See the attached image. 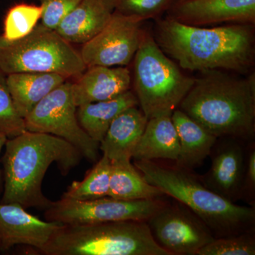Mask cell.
<instances>
[{
    "label": "cell",
    "mask_w": 255,
    "mask_h": 255,
    "mask_svg": "<svg viewBox=\"0 0 255 255\" xmlns=\"http://www.w3.org/2000/svg\"><path fill=\"white\" fill-rule=\"evenodd\" d=\"M175 0H116V11L143 21L167 11Z\"/></svg>",
    "instance_id": "obj_27"
},
{
    "label": "cell",
    "mask_w": 255,
    "mask_h": 255,
    "mask_svg": "<svg viewBox=\"0 0 255 255\" xmlns=\"http://www.w3.org/2000/svg\"><path fill=\"white\" fill-rule=\"evenodd\" d=\"M2 157L3 194L1 204H17L24 209L46 210L51 205L42 191L47 170L57 164L68 175L83 156L73 145L55 135L26 130L8 138Z\"/></svg>",
    "instance_id": "obj_2"
},
{
    "label": "cell",
    "mask_w": 255,
    "mask_h": 255,
    "mask_svg": "<svg viewBox=\"0 0 255 255\" xmlns=\"http://www.w3.org/2000/svg\"><path fill=\"white\" fill-rule=\"evenodd\" d=\"M169 17L189 26L255 23V0H175Z\"/></svg>",
    "instance_id": "obj_13"
},
{
    "label": "cell",
    "mask_w": 255,
    "mask_h": 255,
    "mask_svg": "<svg viewBox=\"0 0 255 255\" xmlns=\"http://www.w3.org/2000/svg\"><path fill=\"white\" fill-rule=\"evenodd\" d=\"M54 221H42L17 204L0 203V241L3 251L23 245L42 249L62 226Z\"/></svg>",
    "instance_id": "obj_14"
},
{
    "label": "cell",
    "mask_w": 255,
    "mask_h": 255,
    "mask_svg": "<svg viewBox=\"0 0 255 255\" xmlns=\"http://www.w3.org/2000/svg\"><path fill=\"white\" fill-rule=\"evenodd\" d=\"M137 105L136 96L129 90L111 100L80 106L77 109V117L89 136L100 143L117 116Z\"/></svg>",
    "instance_id": "obj_21"
},
{
    "label": "cell",
    "mask_w": 255,
    "mask_h": 255,
    "mask_svg": "<svg viewBox=\"0 0 255 255\" xmlns=\"http://www.w3.org/2000/svg\"><path fill=\"white\" fill-rule=\"evenodd\" d=\"M142 21L114 11L105 28L82 45L80 52L85 66L115 67L130 64L145 31Z\"/></svg>",
    "instance_id": "obj_11"
},
{
    "label": "cell",
    "mask_w": 255,
    "mask_h": 255,
    "mask_svg": "<svg viewBox=\"0 0 255 255\" xmlns=\"http://www.w3.org/2000/svg\"><path fill=\"white\" fill-rule=\"evenodd\" d=\"M86 68L80 52L42 23L18 39L9 41L0 35V71L6 75L53 73L69 80L78 78Z\"/></svg>",
    "instance_id": "obj_7"
},
{
    "label": "cell",
    "mask_w": 255,
    "mask_h": 255,
    "mask_svg": "<svg viewBox=\"0 0 255 255\" xmlns=\"http://www.w3.org/2000/svg\"><path fill=\"white\" fill-rule=\"evenodd\" d=\"M72 86L73 83L67 80L44 97L25 117L26 129L59 137L78 149L87 160L96 162L100 142L89 136L79 123Z\"/></svg>",
    "instance_id": "obj_8"
},
{
    "label": "cell",
    "mask_w": 255,
    "mask_h": 255,
    "mask_svg": "<svg viewBox=\"0 0 255 255\" xmlns=\"http://www.w3.org/2000/svg\"><path fill=\"white\" fill-rule=\"evenodd\" d=\"M112 162L103 155L96 162L83 180L70 184L62 198L77 201H90L109 196Z\"/></svg>",
    "instance_id": "obj_23"
},
{
    "label": "cell",
    "mask_w": 255,
    "mask_h": 255,
    "mask_svg": "<svg viewBox=\"0 0 255 255\" xmlns=\"http://www.w3.org/2000/svg\"><path fill=\"white\" fill-rule=\"evenodd\" d=\"M165 196L159 188L149 184L130 161L112 162L110 197L130 201L154 199Z\"/></svg>",
    "instance_id": "obj_22"
},
{
    "label": "cell",
    "mask_w": 255,
    "mask_h": 255,
    "mask_svg": "<svg viewBox=\"0 0 255 255\" xmlns=\"http://www.w3.org/2000/svg\"><path fill=\"white\" fill-rule=\"evenodd\" d=\"M180 151L177 130L171 116L148 119L132 153L135 160L170 159L177 161Z\"/></svg>",
    "instance_id": "obj_19"
},
{
    "label": "cell",
    "mask_w": 255,
    "mask_h": 255,
    "mask_svg": "<svg viewBox=\"0 0 255 255\" xmlns=\"http://www.w3.org/2000/svg\"><path fill=\"white\" fill-rule=\"evenodd\" d=\"M171 117L180 145L176 164L189 170L197 168L211 154L218 137L179 109Z\"/></svg>",
    "instance_id": "obj_18"
},
{
    "label": "cell",
    "mask_w": 255,
    "mask_h": 255,
    "mask_svg": "<svg viewBox=\"0 0 255 255\" xmlns=\"http://www.w3.org/2000/svg\"><path fill=\"white\" fill-rule=\"evenodd\" d=\"M137 106L124 110L111 124L100 150L112 162L130 161L148 119Z\"/></svg>",
    "instance_id": "obj_17"
},
{
    "label": "cell",
    "mask_w": 255,
    "mask_h": 255,
    "mask_svg": "<svg viewBox=\"0 0 255 255\" xmlns=\"http://www.w3.org/2000/svg\"><path fill=\"white\" fill-rule=\"evenodd\" d=\"M211 150V164L201 182L224 199L236 203L242 199L246 171L247 147L236 137H219Z\"/></svg>",
    "instance_id": "obj_12"
},
{
    "label": "cell",
    "mask_w": 255,
    "mask_h": 255,
    "mask_svg": "<svg viewBox=\"0 0 255 255\" xmlns=\"http://www.w3.org/2000/svg\"><path fill=\"white\" fill-rule=\"evenodd\" d=\"M2 251H3L2 246H1V241H0V253H1V252H2Z\"/></svg>",
    "instance_id": "obj_31"
},
{
    "label": "cell",
    "mask_w": 255,
    "mask_h": 255,
    "mask_svg": "<svg viewBox=\"0 0 255 255\" xmlns=\"http://www.w3.org/2000/svg\"><path fill=\"white\" fill-rule=\"evenodd\" d=\"M134 89L147 119L172 116L194 85L153 38L145 32L133 58Z\"/></svg>",
    "instance_id": "obj_6"
},
{
    "label": "cell",
    "mask_w": 255,
    "mask_h": 255,
    "mask_svg": "<svg viewBox=\"0 0 255 255\" xmlns=\"http://www.w3.org/2000/svg\"><path fill=\"white\" fill-rule=\"evenodd\" d=\"M255 232L215 238L196 255H255Z\"/></svg>",
    "instance_id": "obj_25"
},
{
    "label": "cell",
    "mask_w": 255,
    "mask_h": 255,
    "mask_svg": "<svg viewBox=\"0 0 255 255\" xmlns=\"http://www.w3.org/2000/svg\"><path fill=\"white\" fill-rule=\"evenodd\" d=\"M247 147L246 171L243 179V195L242 199H245L251 206L255 203V145L253 141L248 143Z\"/></svg>",
    "instance_id": "obj_29"
},
{
    "label": "cell",
    "mask_w": 255,
    "mask_h": 255,
    "mask_svg": "<svg viewBox=\"0 0 255 255\" xmlns=\"http://www.w3.org/2000/svg\"><path fill=\"white\" fill-rule=\"evenodd\" d=\"M164 197L142 200H120L110 196L90 201L62 198L45 210L46 221L63 225L94 224L112 221H147L166 204Z\"/></svg>",
    "instance_id": "obj_9"
},
{
    "label": "cell",
    "mask_w": 255,
    "mask_h": 255,
    "mask_svg": "<svg viewBox=\"0 0 255 255\" xmlns=\"http://www.w3.org/2000/svg\"><path fill=\"white\" fill-rule=\"evenodd\" d=\"M180 110L213 135L253 141L255 132V76L236 78L221 70L201 72Z\"/></svg>",
    "instance_id": "obj_3"
},
{
    "label": "cell",
    "mask_w": 255,
    "mask_h": 255,
    "mask_svg": "<svg viewBox=\"0 0 255 255\" xmlns=\"http://www.w3.org/2000/svg\"><path fill=\"white\" fill-rule=\"evenodd\" d=\"M68 79L58 73H18L6 75L15 108L24 119L48 94Z\"/></svg>",
    "instance_id": "obj_20"
},
{
    "label": "cell",
    "mask_w": 255,
    "mask_h": 255,
    "mask_svg": "<svg viewBox=\"0 0 255 255\" xmlns=\"http://www.w3.org/2000/svg\"><path fill=\"white\" fill-rule=\"evenodd\" d=\"M42 9V24L55 30L81 0H38Z\"/></svg>",
    "instance_id": "obj_28"
},
{
    "label": "cell",
    "mask_w": 255,
    "mask_h": 255,
    "mask_svg": "<svg viewBox=\"0 0 255 255\" xmlns=\"http://www.w3.org/2000/svg\"><path fill=\"white\" fill-rule=\"evenodd\" d=\"M26 130L24 119L18 114L10 95L6 75L0 71V132L11 138Z\"/></svg>",
    "instance_id": "obj_26"
},
{
    "label": "cell",
    "mask_w": 255,
    "mask_h": 255,
    "mask_svg": "<svg viewBox=\"0 0 255 255\" xmlns=\"http://www.w3.org/2000/svg\"><path fill=\"white\" fill-rule=\"evenodd\" d=\"M41 6L21 3L10 8L5 16L1 36L12 41L26 36L41 19Z\"/></svg>",
    "instance_id": "obj_24"
},
{
    "label": "cell",
    "mask_w": 255,
    "mask_h": 255,
    "mask_svg": "<svg viewBox=\"0 0 255 255\" xmlns=\"http://www.w3.org/2000/svg\"><path fill=\"white\" fill-rule=\"evenodd\" d=\"M73 83L77 107L113 99L130 90L131 75L125 67H87Z\"/></svg>",
    "instance_id": "obj_15"
},
{
    "label": "cell",
    "mask_w": 255,
    "mask_h": 255,
    "mask_svg": "<svg viewBox=\"0 0 255 255\" xmlns=\"http://www.w3.org/2000/svg\"><path fill=\"white\" fill-rule=\"evenodd\" d=\"M253 26L233 23L200 27L184 24L167 16L157 21L155 40L162 51L184 70L245 73L254 64Z\"/></svg>",
    "instance_id": "obj_1"
},
{
    "label": "cell",
    "mask_w": 255,
    "mask_h": 255,
    "mask_svg": "<svg viewBox=\"0 0 255 255\" xmlns=\"http://www.w3.org/2000/svg\"><path fill=\"white\" fill-rule=\"evenodd\" d=\"M133 164L149 184L189 208L215 238L255 232L254 206H239L224 199L206 187L200 177L189 169L153 160H135Z\"/></svg>",
    "instance_id": "obj_4"
},
{
    "label": "cell",
    "mask_w": 255,
    "mask_h": 255,
    "mask_svg": "<svg viewBox=\"0 0 255 255\" xmlns=\"http://www.w3.org/2000/svg\"><path fill=\"white\" fill-rule=\"evenodd\" d=\"M7 139L8 137H6V135L0 132V152H1V150H2L3 147L5 145V143H6ZM3 184H4V183H3V175L2 173H1V169H0V194H1L3 191Z\"/></svg>",
    "instance_id": "obj_30"
},
{
    "label": "cell",
    "mask_w": 255,
    "mask_h": 255,
    "mask_svg": "<svg viewBox=\"0 0 255 255\" xmlns=\"http://www.w3.org/2000/svg\"><path fill=\"white\" fill-rule=\"evenodd\" d=\"M37 255H171L143 221L62 225Z\"/></svg>",
    "instance_id": "obj_5"
},
{
    "label": "cell",
    "mask_w": 255,
    "mask_h": 255,
    "mask_svg": "<svg viewBox=\"0 0 255 255\" xmlns=\"http://www.w3.org/2000/svg\"><path fill=\"white\" fill-rule=\"evenodd\" d=\"M115 10L116 0H81L55 31L71 44H85L105 27Z\"/></svg>",
    "instance_id": "obj_16"
},
{
    "label": "cell",
    "mask_w": 255,
    "mask_h": 255,
    "mask_svg": "<svg viewBox=\"0 0 255 255\" xmlns=\"http://www.w3.org/2000/svg\"><path fill=\"white\" fill-rule=\"evenodd\" d=\"M146 223L156 243L171 255H196L216 238L205 223L177 200L166 203Z\"/></svg>",
    "instance_id": "obj_10"
}]
</instances>
